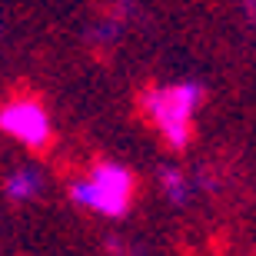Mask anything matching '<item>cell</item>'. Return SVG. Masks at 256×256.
Wrapping results in <instances>:
<instances>
[{
	"mask_svg": "<svg viewBox=\"0 0 256 256\" xmlns=\"http://www.w3.org/2000/svg\"><path fill=\"white\" fill-rule=\"evenodd\" d=\"M40 190H44V173L37 166H17L14 173H7V183H4V193L14 203H30L40 196Z\"/></svg>",
	"mask_w": 256,
	"mask_h": 256,
	"instance_id": "cell-4",
	"label": "cell"
},
{
	"mask_svg": "<svg viewBox=\"0 0 256 256\" xmlns=\"http://www.w3.org/2000/svg\"><path fill=\"white\" fill-rule=\"evenodd\" d=\"M90 37L100 40V44H114V40L120 37V24H116V20H104V24H96V27L90 30Z\"/></svg>",
	"mask_w": 256,
	"mask_h": 256,
	"instance_id": "cell-6",
	"label": "cell"
},
{
	"mask_svg": "<svg viewBox=\"0 0 256 256\" xmlns=\"http://www.w3.org/2000/svg\"><path fill=\"white\" fill-rule=\"evenodd\" d=\"M0 130L24 146H44L50 140V116L37 100H10L0 106Z\"/></svg>",
	"mask_w": 256,
	"mask_h": 256,
	"instance_id": "cell-3",
	"label": "cell"
},
{
	"mask_svg": "<svg viewBox=\"0 0 256 256\" xmlns=\"http://www.w3.org/2000/svg\"><path fill=\"white\" fill-rule=\"evenodd\" d=\"M133 173L120 163H96L94 170L74 180L70 186V200L76 206L90 210V213H100V216L120 220L130 213L133 203Z\"/></svg>",
	"mask_w": 256,
	"mask_h": 256,
	"instance_id": "cell-2",
	"label": "cell"
},
{
	"mask_svg": "<svg viewBox=\"0 0 256 256\" xmlns=\"http://www.w3.org/2000/svg\"><path fill=\"white\" fill-rule=\"evenodd\" d=\"M0 30H4V24H0Z\"/></svg>",
	"mask_w": 256,
	"mask_h": 256,
	"instance_id": "cell-7",
	"label": "cell"
},
{
	"mask_svg": "<svg viewBox=\"0 0 256 256\" xmlns=\"http://www.w3.org/2000/svg\"><path fill=\"white\" fill-rule=\"evenodd\" d=\"M160 190L173 206H186L193 200V183L186 180V173L176 170V166H163L160 170Z\"/></svg>",
	"mask_w": 256,
	"mask_h": 256,
	"instance_id": "cell-5",
	"label": "cell"
},
{
	"mask_svg": "<svg viewBox=\"0 0 256 256\" xmlns=\"http://www.w3.org/2000/svg\"><path fill=\"white\" fill-rule=\"evenodd\" d=\"M203 100V86L196 80H176L143 94V114L160 130V136L173 150H183L193 136V116Z\"/></svg>",
	"mask_w": 256,
	"mask_h": 256,
	"instance_id": "cell-1",
	"label": "cell"
}]
</instances>
